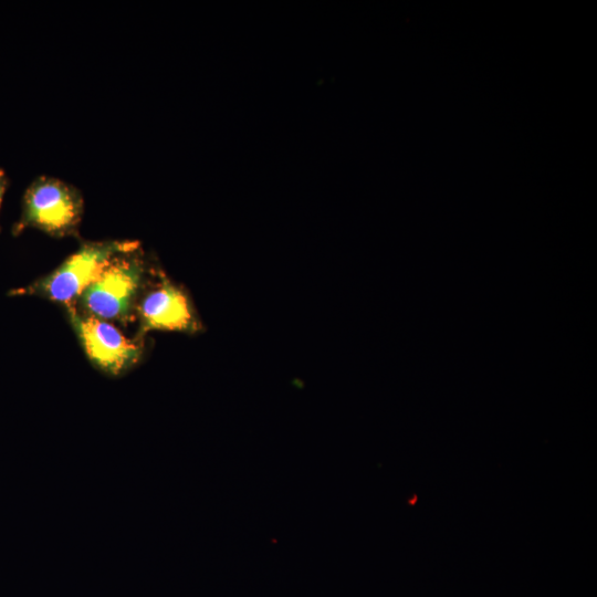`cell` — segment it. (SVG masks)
I'll return each mask as SVG.
<instances>
[{"label":"cell","instance_id":"cell-1","mask_svg":"<svg viewBox=\"0 0 597 597\" xmlns=\"http://www.w3.org/2000/svg\"><path fill=\"white\" fill-rule=\"evenodd\" d=\"M156 269L140 245L122 252L111 260L74 305L86 315L126 325L135 320L138 301Z\"/></svg>","mask_w":597,"mask_h":597},{"label":"cell","instance_id":"cell-2","mask_svg":"<svg viewBox=\"0 0 597 597\" xmlns=\"http://www.w3.org/2000/svg\"><path fill=\"white\" fill-rule=\"evenodd\" d=\"M83 213L80 189L60 178L41 175L24 191L12 234L19 235L31 228L56 239L78 237Z\"/></svg>","mask_w":597,"mask_h":597},{"label":"cell","instance_id":"cell-3","mask_svg":"<svg viewBox=\"0 0 597 597\" xmlns=\"http://www.w3.org/2000/svg\"><path fill=\"white\" fill-rule=\"evenodd\" d=\"M132 240L84 241L56 269L10 295H31L65 305L74 304L113 258L137 248Z\"/></svg>","mask_w":597,"mask_h":597},{"label":"cell","instance_id":"cell-4","mask_svg":"<svg viewBox=\"0 0 597 597\" xmlns=\"http://www.w3.org/2000/svg\"><path fill=\"white\" fill-rule=\"evenodd\" d=\"M65 312L86 357L105 375L121 377L142 359L143 338L130 339L109 322L86 315L74 304L65 305Z\"/></svg>","mask_w":597,"mask_h":597},{"label":"cell","instance_id":"cell-5","mask_svg":"<svg viewBox=\"0 0 597 597\" xmlns=\"http://www.w3.org/2000/svg\"><path fill=\"white\" fill-rule=\"evenodd\" d=\"M135 320L139 324V338L150 331L186 334L202 331V322L186 290L159 269H156L138 301Z\"/></svg>","mask_w":597,"mask_h":597},{"label":"cell","instance_id":"cell-6","mask_svg":"<svg viewBox=\"0 0 597 597\" xmlns=\"http://www.w3.org/2000/svg\"><path fill=\"white\" fill-rule=\"evenodd\" d=\"M8 185H9V179L7 177V174L3 169L0 168V208H1L4 193L8 189Z\"/></svg>","mask_w":597,"mask_h":597}]
</instances>
